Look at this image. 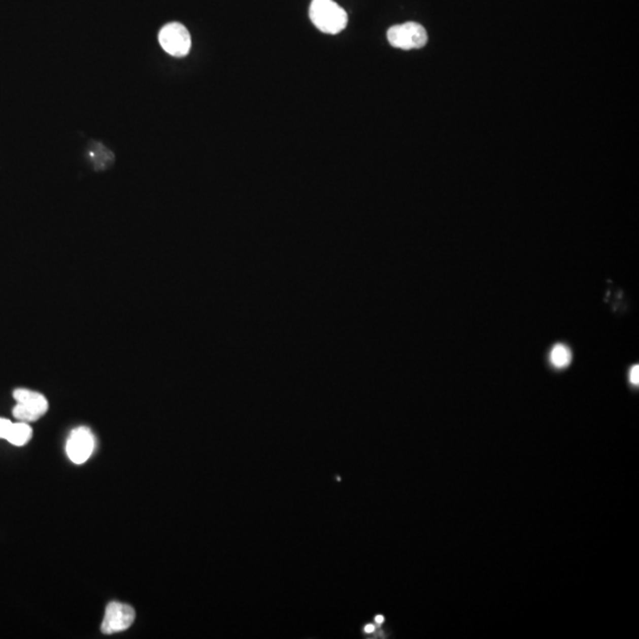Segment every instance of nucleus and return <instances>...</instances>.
<instances>
[{
  "mask_svg": "<svg viewBox=\"0 0 639 639\" xmlns=\"http://www.w3.org/2000/svg\"><path fill=\"white\" fill-rule=\"evenodd\" d=\"M313 24L324 33L337 35L348 24V14L333 0H313L309 7Z\"/></svg>",
  "mask_w": 639,
  "mask_h": 639,
  "instance_id": "f257e3e1",
  "label": "nucleus"
},
{
  "mask_svg": "<svg viewBox=\"0 0 639 639\" xmlns=\"http://www.w3.org/2000/svg\"><path fill=\"white\" fill-rule=\"evenodd\" d=\"M17 405L13 408V416L19 422L31 423L38 420L48 411L49 402L44 395L26 388H17L13 392Z\"/></svg>",
  "mask_w": 639,
  "mask_h": 639,
  "instance_id": "f03ea898",
  "label": "nucleus"
},
{
  "mask_svg": "<svg viewBox=\"0 0 639 639\" xmlns=\"http://www.w3.org/2000/svg\"><path fill=\"white\" fill-rule=\"evenodd\" d=\"M387 39L394 48L413 50L423 48L426 44L427 33L420 24L409 21V23L394 25L388 28Z\"/></svg>",
  "mask_w": 639,
  "mask_h": 639,
  "instance_id": "7ed1b4c3",
  "label": "nucleus"
},
{
  "mask_svg": "<svg viewBox=\"0 0 639 639\" xmlns=\"http://www.w3.org/2000/svg\"><path fill=\"white\" fill-rule=\"evenodd\" d=\"M159 43L167 53L174 57L186 56L191 50L190 32L183 24H166L159 32Z\"/></svg>",
  "mask_w": 639,
  "mask_h": 639,
  "instance_id": "20e7f679",
  "label": "nucleus"
},
{
  "mask_svg": "<svg viewBox=\"0 0 639 639\" xmlns=\"http://www.w3.org/2000/svg\"><path fill=\"white\" fill-rule=\"evenodd\" d=\"M95 449V437L87 426L74 428L66 442V453L71 462L83 464L90 458Z\"/></svg>",
  "mask_w": 639,
  "mask_h": 639,
  "instance_id": "39448f33",
  "label": "nucleus"
},
{
  "mask_svg": "<svg viewBox=\"0 0 639 639\" xmlns=\"http://www.w3.org/2000/svg\"><path fill=\"white\" fill-rule=\"evenodd\" d=\"M135 620V611L131 606L113 601L106 609L101 630L105 634L122 632L131 626Z\"/></svg>",
  "mask_w": 639,
  "mask_h": 639,
  "instance_id": "423d86ee",
  "label": "nucleus"
},
{
  "mask_svg": "<svg viewBox=\"0 0 639 639\" xmlns=\"http://www.w3.org/2000/svg\"><path fill=\"white\" fill-rule=\"evenodd\" d=\"M32 438V428L27 423L18 422L12 423V426L10 428L9 434H7L6 441L11 443L12 445L23 446Z\"/></svg>",
  "mask_w": 639,
  "mask_h": 639,
  "instance_id": "0eeeda50",
  "label": "nucleus"
},
{
  "mask_svg": "<svg viewBox=\"0 0 639 639\" xmlns=\"http://www.w3.org/2000/svg\"><path fill=\"white\" fill-rule=\"evenodd\" d=\"M570 360H572V353L566 345L558 344L552 348L549 361L556 368H565L570 363Z\"/></svg>",
  "mask_w": 639,
  "mask_h": 639,
  "instance_id": "6e6552de",
  "label": "nucleus"
},
{
  "mask_svg": "<svg viewBox=\"0 0 639 639\" xmlns=\"http://www.w3.org/2000/svg\"><path fill=\"white\" fill-rule=\"evenodd\" d=\"M11 426H12V422L11 420L0 418V439H6Z\"/></svg>",
  "mask_w": 639,
  "mask_h": 639,
  "instance_id": "1a4fd4ad",
  "label": "nucleus"
},
{
  "mask_svg": "<svg viewBox=\"0 0 639 639\" xmlns=\"http://www.w3.org/2000/svg\"><path fill=\"white\" fill-rule=\"evenodd\" d=\"M630 381L633 385H636V386L639 384V366L638 365L633 366L632 368H631V371H630Z\"/></svg>",
  "mask_w": 639,
  "mask_h": 639,
  "instance_id": "9d476101",
  "label": "nucleus"
},
{
  "mask_svg": "<svg viewBox=\"0 0 639 639\" xmlns=\"http://www.w3.org/2000/svg\"><path fill=\"white\" fill-rule=\"evenodd\" d=\"M374 631H376V625H373V624H367V625L363 627V632L367 634L373 633Z\"/></svg>",
  "mask_w": 639,
  "mask_h": 639,
  "instance_id": "9b49d317",
  "label": "nucleus"
},
{
  "mask_svg": "<svg viewBox=\"0 0 639 639\" xmlns=\"http://www.w3.org/2000/svg\"><path fill=\"white\" fill-rule=\"evenodd\" d=\"M384 622H385V618H384V616H381V615H378V616L376 617V623H377V625H381V624H383Z\"/></svg>",
  "mask_w": 639,
  "mask_h": 639,
  "instance_id": "f8f14e48",
  "label": "nucleus"
}]
</instances>
